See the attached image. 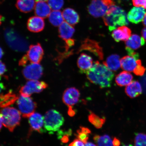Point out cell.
I'll use <instances>...</instances> for the list:
<instances>
[{
  "mask_svg": "<svg viewBox=\"0 0 146 146\" xmlns=\"http://www.w3.org/2000/svg\"><path fill=\"white\" fill-rule=\"evenodd\" d=\"M86 74L89 81L99 86L101 88L110 87L114 76L112 71L98 61L95 62Z\"/></svg>",
  "mask_w": 146,
  "mask_h": 146,
  "instance_id": "1",
  "label": "cell"
},
{
  "mask_svg": "<svg viewBox=\"0 0 146 146\" xmlns=\"http://www.w3.org/2000/svg\"><path fill=\"white\" fill-rule=\"evenodd\" d=\"M105 25L112 31L121 26L129 25V21L125 11L120 7L114 5L107 11L103 16Z\"/></svg>",
  "mask_w": 146,
  "mask_h": 146,
  "instance_id": "2",
  "label": "cell"
},
{
  "mask_svg": "<svg viewBox=\"0 0 146 146\" xmlns=\"http://www.w3.org/2000/svg\"><path fill=\"white\" fill-rule=\"evenodd\" d=\"M129 54L120 60L122 69L127 72H133L137 76L143 75L145 69L142 65L138 54L134 51Z\"/></svg>",
  "mask_w": 146,
  "mask_h": 146,
  "instance_id": "3",
  "label": "cell"
},
{
  "mask_svg": "<svg viewBox=\"0 0 146 146\" xmlns=\"http://www.w3.org/2000/svg\"><path fill=\"white\" fill-rule=\"evenodd\" d=\"M21 113L12 107L4 108L0 110V116L3 125L11 132L19 125L21 120Z\"/></svg>",
  "mask_w": 146,
  "mask_h": 146,
  "instance_id": "4",
  "label": "cell"
},
{
  "mask_svg": "<svg viewBox=\"0 0 146 146\" xmlns=\"http://www.w3.org/2000/svg\"><path fill=\"white\" fill-rule=\"evenodd\" d=\"M44 118L45 130L48 131L51 134L59 130L64 122L62 115L54 109H51L47 111Z\"/></svg>",
  "mask_w": 146,
  "mask_h": 146,
  "instance_id": "5",
  "label": "cell"
},
{
  "mask_svg": "<svg viewBox=\"0 0 146 146\" xmlns=\"http://www.w3.org/2000/svg\"><path fill=\"white\" fill-rule=\"evenodd\" d=\"M5 40L9 46L13 50L23 52L28 47V43L25 39L12 29H8L5 31Z\"/></svg>",
  "mask_w": 146,
  "mask_h": 146,
  "instance_id": "6",
  "label": "cell"
},
{
  "mask_svg": "<svg viewBox=\"0 0 146 146\" xmlns=\"http://www.w3.org/2000/svg\"><path fill=\"white\" fill-rule=\"evenodd\" d=\"M114 5L113 0H92L88 10L89 14L94 17H103L109 9Z\"/></svg>",
  "mask_w": 146,
  "mask_h": 146,
  "instance_id": "7",
  "label": "cell"
},
{
  "mask_svg": "<svg viewBox=\"0 0 146 146\" xmlns=\"http://www.w3.org/2000/svg\"><path fill=\"white\" fill-rule=\"evenodd\" d=\"M17 103L20 112L25 118H28L33 114L37 107L32 98L21 95L18 97Z\"/></svg>",
  "mask_w": 146,
  "mask_h": 146,
  "instance_id": "8",
  "label": "cell"
},
{
  "mask_svg": "<svg viewBox=\"0 0 146 146\" xmlns=\"http://www.w3.org/2000/svg\"><path fill=\"white\" fill-rule=\"evenodd\" d=\"M47 87L48 85L44 82L30 80L21 88L19 92L22 96L30 97L34 93L41 92Z\"/></svg>",
  "mask_w": 146,
  "mask_h": 146,
  "instance_id": "9",
  "label": "cell"
},
{
  "mask_svg": "<svg viewBox=\"0 0 146 146\" xmlns=\"http://www.w3.org/2000/svg\"><path fill=\"white\" fill-rule=\"evenodd\" d=\"M87 51L94 54L98 59L102 60L104 58L103 48L97 42L87 38L82 42L78 52Z\"/></svg>",
  "mask_w": 146,
  "mask_h": 146,
  "instance_id": "10",
  "label": "cell"
},
{
  "mask_svg": "<svg viewBox=\"0 0 146 146\" xmlns=\"http://www.w3.org/2000/svg\"><path fill=\"white\" fill-rule=\"evenodd\" d=\"M23 74L27 80H37L43 74V68L39 63H32L27 66L23 70Z\"/></svg>",
  "mask_w": 146,
  "mask_h": 146,
  "instance_id": "11",
  "label": "cell"
},
{
  "mask_svg": "<svg viewBox=\"0 0 146 146\" xmlns=\"http://www.w3.org/2000/svg\"><path fill=\"white\" fill-rule=\"evenodd\" d=\"M44 54L42 47L40 43H38L30 46L26 56L31 63H39L42 59Z\"/></svg>",
  "mask_w": 146,
  "mask_h": 146,
  "instance_id": "12",
  "label": "cell"
},
{
  "mask_svg": "<svg viewBox=\"0 0 146 146\" xmlns=\"http://www.w3.org/2000/svg\"><path fill=\"white\" fill-rule=\"evenodd\" d=\"M80 91L75 87H70L66 89L63 93L62 100L63 103L68 107L76 105L79 100Z\"/></svg>",
  "mask_w": 146,
  "mask_h": 146,
  "instance_id": "13",
  "label": "cell"
},
{
  "mask_svg": "<svg viewBox=\"0 0 146 146\" xmlns=\"http://www.w3.org/2000/svg\"><path fill=\"white\" fill-rule=\"evenodd\" d=\"M126 50L127 52L137 50L145 44V40L143 37L137 34L131 35L126 41Z\"/></svg>",
  "mask_w": 146,
  "mask_h": 146,
  "instance_id": "14",
  "label": "cell"
},
{
  "mask_svg": "<svg viewBox=\"0 0 146 146\" xmlns=\"http://www.w3.org/2000/svg\"><path fill=\"white\" fill-rule=\"evenodd\" d=\"M44 27V20L39 16H33L29 18L27 21V29L31 32H40L43 30Z\"/></svg>",
  "mask_w": 146,
  "mask_h": 146,
  "instance_id": "15",
  "label": "cell"
},
{
  "mask_svg": "<svg viewBox=\"0 0 146 146\" xmlns=\"http://www.w3.org/2000/svg\"><path fill=\"white\" fill-rule=\"evenodd\" d=\"M29 123L31 129L41 133L43 132L42 127L44 123V118L38 113H34L29 117Z\"/></svg>",
  "mask_w": 146,
  "mask_h": 146,
  "instance_id": "16",
  "label": "cell"
},
{
  "mask_svg": "<svg viewBox=\"0 0 146 146\" xmlns=\"http://www.w3.org/2000/svg\"><path fill=\"white\" fill-rule=\"evenodd\" d=\"M93 59L90 56L85 53H82L78 57L77 65L81 73H86L92 67Z\"/></svg>",
  "mask_w": 146,
  "mask_h": 146,
  "instance_id": "17",
  "label": "cell"
},
{
  "mask_svg": "<svg viewBox=\"0 0 146 146\" xmlns=\"http://www.w3.org/2000/svg\"><path fill=\"white\" fill-rule=\"evenodd\" d=\"M146 14L145 9L142 7H134L128 14V19L132 23L138 24L143 21Z\"/></svg>",
  "mask_w": 146,
  "mask_h": 146,
  "instance_id": "18",
  "label": "cell"
},
{
  "mask_svg": "<svg viewBox=\"0 0 146 146\" xmlns=\"http://www.w3.org/2000/svg\"><path fill=\"white\" fill-rule=\"evenodd\" d=\"M131 31L130 29L126 26L118 27L115 29L112 34V36L117 42L126 41L130 37Z\"/></svg>",
  "mask_w": 146,
  "mask_h": 146,
  "instance_id": "19",
  "label": "cell"
},
{
  "mask_svg": "<svg viewBox=\"0 0 146 146\" xmlns=\"http://www.w3.org/2000/svg\"><path fill=\"white\" fill-rule=\"evenodd\" d=\"M34 9L36 15L43 18L48 17L51 12L50 5L45 1H36Z\"/></svg>",
  "mask_w": 146,
  "mask_h": 146,
  "instance_id": "20",
  "label": "cell"
},
{
  "mask_svg": "<svg viewBox=\"0 0 146 146\" xmlns=\"http://www.w3.org/2000/svg\"><path fill=\"white\" fill-rule=\"evenodd\" d=\"M62 13L66 22L72 26L77 24L79 22V16L74 9L70 8L65 9Z\"/></svg>",
  "mask_w": 146,
  "mask_h": 146,
  "instance_id": "21",
  "label": "cell"
},
{
  "mask_svg": "<svg viewBox=\"0 0 146 146\" xmlns=\"http://www.w3.org/2000/svg\"><path fill=\"white\" fill-rule=\"evenodd\" d=\"M142 92L141 85L137 81H133L127 86L125 92L127 95L131 98H134L139 96Z\"/></svg>",
  "mask_w": 146,
  "mask_h": 146,
  "instance_id": "22",
  "label": "cell"
},
{
  "mask_svg": "<svg viewBox=\"0 0 146 146\" xmlns=\"http://www.w3.org/2000/svg\"><path fill=\"white\" fill-rule=\"evenodd\" d=\"M74 32V27L66 22L62 23L59 26V36L64 41L72 38Z\"/></svg>",
  "mask_w": 146,
  "mask_h": 146,
  "instance_id": "23",
  "label": "cell"
},
{
  "mask_svg": "<svg viewBox=\"0 0 146 146\" xmlns=\"http://www.w3.org/2000/svg\"><path fill=\"white\" fill-rule=\"evenodd\" d=\"M18 97L11 91L6 94H0V107L4 108L13 104Z\"/></svg>",
  "mask_w": 146,
  "mask_h": 146,
  "instance_id": "24",
  "label": "cell"
},
{
  "mask_svg": "<svg viewBox=\"0 0 146 146\" xmlns=\"http://www.w3.org/2000/svg\"><path fill=\"white\" fill-rule=\"evenodd\" d=\"M35 4V0H17L16 6L20 11L28 13L33 10Z\"/></svg>",
  "mask_w": 146,
  "mask_h": 146,
  "instance_id": "25",
  "label": "cell"
},
{
  "mask_svg": "<svg viewBox=\"0 0 146 146\" xmlns=\"http://www.w3.org/2000/svg\"><path fill=\"white\" fill-rule=\"evenodd\" d=\"M103 64L112 71L117 70L121 67V62L119 56L116 54L111 55L108 57Z\"/></svg>",
  "mask_w": 146,
  "mask_h": 146,
  "instance_id": "26",
  "label": "cell"
},
{
  "mask_svg": "<svg viewBox=\"0 0 146 146\" xmlns=\"http://www.w3.org/2000/svg\"><path fill=\"white\" fill-rule=\"evenodd\" d=\"M133 78L132 75L129 72L123 71L116 76L115 82L119 86H125L128 85L132 82Z\"/></svg>",
  "mask_w": 146,
  "mask_h": 146,
  "instance_id": "27",
  "label": "cell"
},
{
  "mask_svg": "<svg viewBox=\"0 0 146 146\" xmlns=\"http://www.w3.org/2000/svg\"><path fill=\"white\" fill-rule=\"evenodd\" d=\"M48 17L49 21L54 27L60 26L64 22L62 13L59 10L52 11Z\"/></svg>",
  "mask_w": 146,
  "mask_h": 146,
  "instance_id": "28",
  "label": "cell"
},
{
  "mask_svg": "<svg viewBox=\"0 0 146 146\" xmlns=\"http://www.w3.org/2000/svg\"><path fill=\"white\" fill-rule=\"evenodd\" d=\"M94 139L98 146H112L113 141L110 137L108 135L103 136L96 135Z\"/></svg>",
  "mask_w": 146,
  "mask_h": 146,
  "instance_id": "29",
  "label": "cell"
},
{
  "mask_svg": "<svg viewBox=\"0 0 146 146\" xmlns=\"http://www.w3.org/2000/svg\"><path fill=\"white\" fill-rule=\"evenodd\" d=\"M88 119L89 121L97 129L101 128L106 121L105 118H100L92 112L89 115Z\"/></svg>",
  "mask_w": 146,
  "mask_h": 146,
  "instance_id": "30",
  "label": "cell"
},
{
  "mask_svg": "<svg viewBox=\"0 0 146 146\" xmlns=\"http://www.w3.org/2000/svg\"><path fill=\"white\" fill-rule=\"evenodd\" d=\"M135 146H146V134L139 133L136 135L134 140Z\"/></svg>",
  "mask_w": 146,
  "mask_h": 146,
  "instance_id": "31",
  "label": "cell"
},
{
  "mask_svg": "<svg viewBox=\"0 0 146 146\" xmlns=\"http://www.w3.org/2000/svg\"><path fill=\"white\" fill-rule=\"evenodd\" d=\"M47 2L51 9L54 11L60 10L64 4V0H48Z\"/></svg>",
  "mask_w": 146,
  "mask_h": 146,
  "instance_id": "32",
  "label": "cell"
},
{
  "mask_svg": "<svg viewBox=\"0 0 146 146\" xmlns=\"http://www.w3.org/2000/svg\"><path fill=\"white\" fill-rule=\"evenodd\" d=\"M77 134H76V137L84 143H87L89 138V135L86 133L82 132L80 129L77 131Z\"/></svg>",
  "mask_w": 146,
  "mask_h": 146,
  "instance_id": "33",
  "label": "cell"
},
{
  "mask_svg": "<svg viewBox=\"0 0 146 146\" xmlns=\"http://www.w3.org/2000/svg\"><path fill=\"white\" fill-rule=\"evenodd\" d=\"M132 2L134 6L146 9V0H132Z\"/></svg>",
  "mask_w": 146,
  "mask_h": 146,
  "instance_id": "34",
  "label": "cell"
},
{
  "mask_svg": "<svg viewBox=\"0 0 146 146\" xmlns=\"http://www.w3.org/2000/svg\"><path fill=\"white\" fill-rule=\"evenodd\" d=\"M83 142L79 139H75L68 146H85Z\"/></svg>",
  "mask_w": 146,
  "mask_h": 146,
  "instance_id": "35",
  "label": "cell"
},
{
  "mask_svg": "<svg viewBox=\"0 0 146 146\" xmlns=\"http://www.w3.org/2000/svg\"><path fill=\"white\" fill-rule=\"evenodd\" d=\"M66 44V48L68 49L70 47L73 46L74 44L75 41L74 39H71L67 40L65 41Z\"/></svg>",
  "mask_w": 146,
  "mask_h": 146,
  "instance_id": "36",
  "label": "cell"
},
{
  "mask_svg": "<svg viewBox=\"0 0 146 146\" xmlns=\"http://www.w3.org/2000/svg\"><path fill=\"white\" fill-rule=\"evenodd\" d=\"M6 70V67L5 64L0 61V76L4 74Z\"/></svg>",
  "mask_w": 146,
  "mask_h": 146,
  "instance_id": "37",
  "label": "cell"
},
{
  "mask_svg": "<svg viewBox=\"0 0 146 146\" xmlns=\"http://www.w3.org/2000/svg\"><path fill=\"white\" fill-rule=\"evenodd\" d=\"M28 60L27 59V58L26 55L24 56L22 59L19 62V65L21 66H25L26 65L28 61Z\"/></svg>",
  "mask_w": 146,
  "mask_h": 146,
  "instance_id": "38",
  "label": "cell"
},
{
  "mask_svg": "<svg viewBox=\"0 0 146 146\" xmlns=\"http://www.w3.org/2000/svg\"><path fill=\"white\" fill-rule=\"evenodd\" d=\"M70 134H67L64 135L61 138V141L63 143H66L69 141V135Z\"/></svg>",
  "mask_w": 146,
  "mask_h": 146,
  "instance_id": "39",
  "label": "cell"
},
{
  "mask_svg": "<svg viewBox=\"0 0 146 146\" xmlns=\"http://www.w3.org/2000/svg\"><path fill=\"white\" fill-rule=\"evenodd\" d=\"M68 114L70 117H73L76 114V111L72 108V106H69Z\"/></svg>",
  "mask_w": 146,
  "mask_h": 146,
  "instance_id": "40",
  "label": "cell"
},
{
  "mask_svg": "<svg viewBox=\"0 0 146 146\" xmlns=\"http://www.w3.org/2000/svg\"><path fill=\"white\" fill-rule=\"evenodd\" d=\"M80 130L83 132L87 133V134H90L91 133V131L88 128L86 127H80Z\"/></svg>",
  "mask_w": 146,
  "mask_h": 146,
  "instance_id": "41",
  "label": "cell"
},
{
  "mask_svg": "<svg viewBox=\"0 0 146 146\" xmlns=\"http://www.w3.org/2000/svg\"><path fill=\"white\" fill-rule=\"evenodd\" d=\"M120 142L117 138L115 137L113 141V145L114 146H119Z\"/></svg>",
  "mask_w": 146,
  "mask_h": 146,
  "instance_id": "42",
  "label": "cell"
},
{
  "mask_svg": "<svg viewBox=\"0 0 146 146\" xmlns=\"http://www.w3.org/2000/svg\"><path fill=\"white\" fill-rule=\"evenodd\" d=\"M141 34L142 37L145 40V41H146V27H145L142 30Z\"/></svg>",
  "mask_w": 146,
  "mask_h": 146,
  "instance_id": "43",
  "label": "cell"
},
{
  "mask_svg": "<svg viewBox=\"0 0 146 146\" xmlns=\"http://www.w3.org/2000/svg\"><path fill=\"white\" fill-rule=\"evenodd\" d=\"M5 87L2 82L1 81V78L0 77V93L2 91L5 90Z\"/></svg>",
  "mask_w": 146,
  "mask_h": 146,
  "instance_id": "44",
  "label": "cell"
},
{
  "mask_svg": "<svg viewBox=\"0 0 146 146\" xmlns=\"http://www.w3.org/2000/svg\"><path fill=\"white\" fill-rule=\"evenodd\" d=\"M85 146H96V145L92 142H87V143H85Z\"/></svg>",
  "mask_w": 146,
  "mask_h": 146,
  "instance_id": "45",
  "label": "cell"
},
{
  "mask_svg": "<svg viewBox=\"0 0 146 146\" xmlns=\"http://www.w3.org/2000/svg\"><path fill=\"white\" fill-rule=\"evenodd\" d=\"M3 52L1 47H0V59L3 57Z\"/></svg>",
  "mask_w": 146,
  "mask_h": 146,
  "instance_id": "46",
  "label": "cell"
},
{
  "mask_svg": "<svg viewBox=\"0 0 146 146\" xmlns=\"http://www.w3.org/2000/svg\"><path fill=\"white\" fill-rule=\"evenodd\" d=\"M3 125V123L1 117V116H0V131H1L2 129V128Z\"/></svg>",
  "mask_w": 146,
  "mask_h": 146,
  "instance_id": "47",
  "label": "cell"
},
{
  "mask_svg": "<svg viewBox=\"0 0 146 146\" xmlns=\"http://www.w3.org/2000/svg\"><path fill=\"white\" fill-rule=\"evenodd\" d=\"M143 23L144 25L146 27V14L143 20Z\"/></svg>",
  "mask_w": 146,
  "mask_h": 146,
  "instance_id": "48",
  "label": "cell"
},
{
  "mask_svg": "<svg viewBox=\"0 0 146 146\" xmlns=\"http://www.w3.org/2000/svg\"><path fill=\"white\" fill-rule=\"evenodd\" d=\"M3 17H2V16L0 15V25L1 24L2 22L3 21Z\"/></svg>",
  "mask_w": 146,
  "mask_h": 146,
  "instance_id": "49",
  "label": "cell"
},
{
  "mask_svg": "<svg viewBox=\"0 0 146 146\" xmlns=\"http://www.w3.org/2000/svg\"><path fill=\"white\" fill-rule=\"evenodd\" d=\"M48 1V0H36V1Z\"/></svg>",
  "mask_w": 146,
  "mask_h": 146,
  "instance_id": "50",
  "label": "cell"
},
{
  "mask_svg": "<svg viewBox=\"0 0 146 146\" xmlns=\"http://www.w3.org/2000/svg\"><path fill=\"white\" fill-rule=\"evenodd\" d=\"M125 146H133L132 145H127Z\"/></svg>",
  "mask_w": 146,
  "mask_h": 146,
  "instance_id": "51",
  "label": "cell"
}]
</instances>
